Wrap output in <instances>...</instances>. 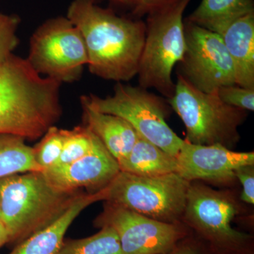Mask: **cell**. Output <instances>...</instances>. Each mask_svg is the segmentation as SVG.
<instances>
[{
    "label": "cell",
    "mask_w": 254,
    "mask_h": 254,
    "mask_svg": "<svg viewBox=\"0 0 254 254\" xmlns=\"http://www.w3.org/2000/svg\"><path fill=\"white\" fill-rule=\"evenodd\" d=\"M67 18L83 36L92 73L119 82L137 75L146 34L144 22L118 16L95 0H74Z\"/></svg>",
    "instance_id": "1"
},
{
    "label": "cell",
    "mask_w": 254,
    "mask_h": 254,
    "mask_svg": "<svg viewBox=\"0 0 254 254\" xmlns=\"http://www.w3.org/2000/svg\"><path fill=\"white\" fill-rule=\"evenodd\" d=\"M61 85L43 77L27 60L10 55L0 66V133L41 138L63 113Z\"/></svg>",
    "instance_id": "2"
},
{
    "label": "cell",
    "mask_w": 254,
    "mask_h": 254,
    "mask_svg": "<svg viewBox=\"0 0 254 254\" xmlns=\"http://www.w3.org/2000/svg\"><path fill=\"white\" fill-rule=\"evenodd\" d=\"M56 188L43 172L16 174L0 180L1 220L15 247L49 226L84 193Z\"/></svg>",
    "instance_id": "3"
},
{
    "label": "cell",
    "mask_w": 254,
    "mask_h": 254,
    "mask_svg": "<svg viewBox=\"0 0 254 254\" xmlns=\"http://www.w3.org/2000/svg\"><path fill=\"white\" fill-rule=\"evenodd\" d=\"M186 127L185 141L195 145L220 144L231 149L240 139L238 128L247 111L230 106L218 93L196 89L177 73L175 93L169 99Z\"/></svg>",
    "instance_id": "4"
},
{
    "label": "cell",
    "mask_w": 254,
    "mask_h": 254,
    "mask_svg": "<svg viewBox=\"0 0 254 254\" xmlns=\"http://www.w3.org/2000/svg\"><path fill=\"white\" fill-rule=\"evenodd\" d=\"M190 0L148 15L144 46L138 73L140 86L155 88L169 99L175 93L173 68L185 54L186 42L184 13Z\"/></svg>",
    "instance_id": "5"
},
{
    "label": "cell",
    "mask_w": 254,
    "mask_h": 254,
    "mask_svg": "<svg viewBox=\"0 0 254 254\" xmlns=\"http://www.w3.org/2000/svg\"><path fill=\"white\" fill-rule=\"evenodd\" d=\"M190 182L178 173L145 177L120 170L100 190L103 200L168 223L183 218Z\"/></svg>",
    "instance_id": "6"
},
{
    "label": "cell",
    "mask_w": 254,
    "mask_h": 254,
    "mask_svg": "<svg viewBox=\"0 0 254 254\" xmlns=\"http://www.w3.org/2000/svg\"><path fill=\"white\" fill-rule=\"evenodd\" d=\"M81 102L82 106L124 119L148 141L169 154L178 155L184 140L167 123L163 100L147 89L118 83L113 95L106 98L83 95Z\"/></svg>",
    "instance_id": "7"
},
{
    "label": "cell",
    "mask_w": 254,
    "mask_h": 254,
    "mask_svg": "<svg viewBox=\"0 0 254 254\" xmlns=\"http://www.w3.org/2000/svg\"><path fill=\"white\" fill-rule=\"evenodd\" d=\"M239 213L229 193L190 182L183 218L215 254H254L252 237L232 227Z\"/></svg>",
    "instance_id": "8"
},
{
    "label": "cell",
    "mask_w": 254,
    "mask_h": 254,
    "mask_svg": "<svg viewBox=\"0 0 254 254\" xmlns=\"http://www.w3.org/2000/svg\"><path fill=\"white\" fill-rule=\"evenodd\" d=\"M26 60L41 76L62 83L80 78L88 62L81 32L67 17L48 20L36 30Z\"/></svg>",
    "instance_id": "9"
},
{
    "label": "cell",
    "mask_w": 254,
    "mask_h": 254,
    "mask_svg": "<svg viewBox=\"0 0 254 254\" xmlns=\"http://www.w3.org/2000/svg\"><path fill=\"white\" fill-rule=\"evenodd\" d=\"M186 48L178 74L196 89L216 93L221 87L237 85L231 57L221 36L185 20Z\"/></svg>",
    "instance_id": "10"
},
{
    "label": "cell",
    "mask_w": 254,
    "mask_h": 254,
    "mask_svg": "<svg viewBox=\"0 0 254 254\" xmlns=\"http://www.w3.org/2000/svg\"><path fill=\"white\" fill-rule=\"evenodd\" d=\"M93 224L116 232L123 254H166L187 235L180 222L158 221L108 202Z\"/></svg>",
    "instance_id": "11"
},
{
    "label": "cell",
    "mask_w": 254,
    "mask_h": 254,
    "mask_svg": "<svg viewBox=\"0 0 254 254\" xmlns=\"http://www.w3.org/2000/svg\"><path fill=\"white\" fill-rule=\"evenodd\" d=\"M176 158L177 173L190 182L230 183L236 180L237 168L254 165V152L234 151L220 144H192L185 140Z\"/></svg>",
    "instance_id": "12"
},
{
    "label": "cell",
    "mask_w": 254,
    "mask_h": 254,
    "mask_svg": "<svg viewBox=\"0 0 254 254\" xmlns=\"http://www.w3.org/2000/svg\"><path fill=\"white\" fill-rule=\"evenodd\" d=\"M120 172V165L97 137L93 149L72 163L55 165L43 170L53 186L63 190H87L95 193L103 190Z\"/></svg>",
    "instance_id": "13"
},
{
    "label": "cell",
    "mask_w": 254,
    "mask_h": 254,
    "mask_svg": "<svg viewBox=\"0 0 254 254\" xmlns=\"http://www.w3.org/2000/svg\"><path fill=\"white\" fill-rule=\"evenodd\" d=\"M100 193H82L56 221L15 246L9 254H56L68 229L81 212L95 202L103 200Z\"/></svg>",
    "instance_id": "14"
},
{
    "label": "cell",
    "mask_w": 254,
    "mask_h": 254,
    "mask_svg": "<svg viewBox=\"0 0 254 254\" xmlns=\"http://www.w3.org/2000/svg\"><path fill=\"white\" fill-rule=\"evenodd\" d=\"M219 35L233 62L237 86L254 89V12L237 18Z\"/></svg>",
    "instance_id": "15"
},
{
    "label": "cell",
    "mask_w": 254,
    "mask_h": 254,
    "mask_svg": "<svg viewBox=\"0 0 254 254\" xmlns=\"http://www.w3.org/2000/svg\"><path fill=\"white\" fill-rule=\"evenodd\" d=\"M82 108L85 126L99 138L118 163L127 158L136 143V130L116 115L100 113L85 106Z\"/></svg>",
    "instance_id": "16"
},
{
    "label": "cell",
    "mask_w": 254,
    "mask_h": 254,
    "mask_svg": "<svg viewBox=\"0 0 254 254\" xmlns=\"http://www.w3.org/2000/svg\"><path fill=\"white\" fill-rule=\"evenodd\" d=\"M120 170L139 176L154 177L177 173L176 157L169 154L138 134L128 156L119 162Z\"/></svg>",
    "instance_id": "17"
},
{
    "label": "cell",
    "mask_w": 254,
    "mask_h": 254,
    "mask_svg": "<svg viewBox=\"0 0 254 254\" xmlns=\"http://www.w3.org/2000/svg\"><path fill=\"white\" fill-rule=\"evenodd\" d=\"M254 12L253 0H201L187 19L219 34L237 18Z\"/></svg>",
    "instance_id": "18"
},
{
    "label": "cell",
    "mask_w": 254,
    "mask_h": 254,
    "mask_svg": "<svg viewBox=\"0 0 254 254\" xmlns=\"http://www.w3.org/2000/svg\"><path fill=\"white\" fill-rule=\"evenodd\" d=\"M33 155V147L16 135L0 133V180L16 174L42 172Z\"/></svg>",
    "instance_id": "19"
},
{
    "label": "cell",
    "mask_w": 254,
    "mask_h": 254,
    "mask_svg": "<svg viewBox=\"0 0 254 254\" xmlns=\"http://www.w3.org/2000/svg\"><path fill=\"white\" fill-rule=\"evenodd\" d=\"M56 254H123L120 240L112 227H100L99 232L81 239H64Z\"/></svg>",
    "instance_id": "20"
},
{
    "label": "cell",
    "mask_w": 254,
    "mask_h": 254,
    "mask_svg": "<svg viewBox=\"0 0 254 254\" xmlns=\"http://www.w3.org/2000/svg\"><path fill=\"white\" fill-rule=\"evenodd\" d=\"M96 138L94 133L85 125L73 129H64L63 151L56 165H66L85 156L93 149Z\"/></svg>",
    "instance_id": "21"
},
{
    "label": "cell",
    "mask_w": 254,
    "mask_h": 254,
    "mask_svg": "<svg viewBox=\"0 0 254 254\" xmlns=\"http://www.w3.org/2000/svg\"><path fill=\"white\" fill-rule=\"evenodd\" d=\"M64 141V129L54 125L48 128L39 143L33 147L35 160L43 171L55 166L59 162Z\"/></svg>",
    "instance_id": "22"
},
{
    "label": "cell",
    "mask_w": 254,
    "mask_h": 254,
    "mask_svg": "<svg viewBox=\"0 0 254 254\" xmlns=\"http://www.w3.org/2000/svg\"><path fill=\"white\" fill-rule=\"evenodd\" d=\"M18 23L19 20L16 16L0 14V66L13 54L17 46Z\"/></svg>",
    "instance_id": "23"
},
{
    "label": "cell",
    "mask_w": 254,
    "mask_h": 254,
    "mask_svg": "<svg viewBox=\"0 0 254 254\" xmlns=\"http://www.w3.org/2000/svg\"><path fill=\"white\" fill-rule=\"evenodd\" d=\"M217 93L222 101L230 106L246 111L254 110V89L232 85L221 87Z\"/></svg>",
    "instance_id": "24"
},
{
    "label": "cell",
    "mask_w": 254,
    "mask_h": 254,
    "mask_svg": "<svg viewBox=\"0 0 254 254\" xmlns=\"http://www.w3.org/2000/svg\"><path fill=\"white\" fill-rule=\"evenodd\" d=\"M236 180L242 185L240 198L249 204L254 203V165H245L237 168L235 172Z\"/></svg>",
    "instance_id": "25"
},
{
    "label": "cell",
    "mask_w": 254,
    "mask_h": 254,
    "mask_svg": "<svg viewBox=\"0 0 254 254\" xmlns=\"http://www.w3.org/2000/svg\"><path fill=\"white\" fill-rule=\"evenodd\" d=\"M179 0H136L133 14L138 16L149 15L175 4Z\"/></svg>",
    "instance_id": "26"
},
{
    "label": "cell",
    "mask_w": 254,
    "mask_h": 254,
    "mask_svg": "<svg viewBox=\"0 0 254 254\" xmlns=\"http://www.w3.org/2000/svg\"><path fill=\"white\" fill-rule=\"evenodd\" d=\"M166 254H205V253L200 245H197L195 242H190V241L182 242L181 241L173 250Z\"/></svg>",
    "instance_id": "27"
},
{
    "label": "cell",
    "mask_w": 254,
    "mask_h": 254,
    "mask_svg": "<svg viewBox=\"0 0 254 254\" xmlns=\"http://www.w3.org/2000/svg\"><path fill=\"white\" fill-rule=\"evenodd\" d=\"M9 242V233L4 225L0 222V248Z\"/></svg>",
    "instance_id": "28"
},
{
    "label": "cell",
    "mask_w": 254,
    "mask_h": 254,
    "mask_svg": "<svg viewBox=\"0 0 254 254\" xmlns=\"http://www.w3.org/2000/svg\"><path fill=\"white\" fill-rule=\"evenodd\" d=\"M114 1H118V2L122 3V4L133 6L136 0H114Z\"/></svg>",
    "instance_id": "29"
},
{
    "label": "cell",
    "mask_w": 254,
    "mask_h": 254,
    "mask_svg": "<svg viewBox=\"0 0 254 254\" xmlns=\"http://www.w3.org/2000/svg\"><path fill=\"white\" fill-rule=\"evenodd\" d=\"M0 220H1V203H0Z\"/></svg>",
    "instance_id": "30"
}]
</instances>
